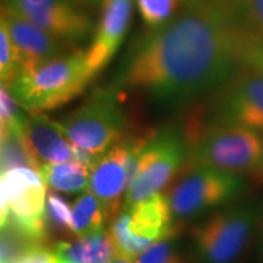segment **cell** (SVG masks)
<instances>
[{"instance_id": "1", "label": "cell", "mask_w": 263, "mask_h": 263, "mask_svg": "<svg viewBox=\"0 0 263 263\" xmlns=\"http://www.w3.org/2000/svg\"><path fill=\"white\" fill-rule=\"evenodd\" d=\"M252 22L241 0H200L127 48L111 89L158 104H184L224 88L238 75Z\"/></svg>"}, {"instance_id": "2", "label": "cell", "mask_w": 263, "mask_h": 263, "mask_svg": "<svg viewBox=\"0 0 263 263\" xmlns=\"http://www.w3.org/2000/svg\"><path fill=\"white\" fill-rule=\"evenodd\" d=\"M92 78L85 53L76 51L19 73L9 91L24 110L43 113L79 97Z\"/></svg>"}, {"instance_id": "3", "label": "cell", "mask_w": 263, "mask_h": 263, "mask_svg": "<svg viewBox=\"0 0 263 263\" xmlns=\"http://www.w3.org/2000/svg\"><path fill=\"white\" fill-rule=\"evenodd\" d=\"M259 219V209L237 205L216 211L193 227L197 263H235L245 253Z\"/></svg>"}, {"instance_id": "4", "label": "cell", "mask_w": 263, "mask_h": 263, "mask_svg": "<svg viewBox=\"0 0 263 263\" xmlns=\"http://www.w3.org/2000/svg\"><path fill=\"white\" fill-rule=\"evenodd\" d=\"M262 155V135L233 124L215 123L189 145L190 167H212L241 174L256 170Z\"/></svg>"}, {"instance_id": "5", "label": "cell", "mask_w": 263, "mask_h": 263, "mask_svg": "<svg viewBox=\"0 0 263 263\" xmlns=\"http://www.w3.org/2000/svg\"><path fill=\"white\" fill-rule=\"evenodd\" d=\"M40 171L19 167L0 176L2 227H13L44 241L47 234V190Z\"/></svg>"}, {"instance_id": "6", "label": "cell", "mask_w": 263, "mask_h": 263, "mask_svg": "<svg viewBox=\"0 0 263 263\" xmlns=\"http://www.w3.org/2000/svg\"><path fill=\"white\" fill-rule=\"evenodd\" d=\"M187 154L186 136L177 127H167L146 139L139 154L135 180L126 192L123 208L135 206L160 193L179 171Z\"/></svg>"}, {"instance_id": "7", "label": "cell", "mask_w": 263, "mask_h": 263, "mask_svg": "<svg viewBox=\"0 0 263 263\" xmlns=\"http://www.w3.org/2000/svg\"><path fill=\"white\" fill-rule=\"evenodd\" d=\"M59 124L75 146L100 157L120 141L124 114L111 91H105L91 97Z\"/></svg>"}, {"instance_id": "8", "label": "cell", "mask_w": 263, "mask_h": 263, "mask_svg": "<svg viewBox=\"0 0 263 263\" xmlns=\"http://www.w3.org/2000/svg\"><path fill=\"white\" fill-rule=\"evenodd\" d=\"M174 214L168 196L157 193L132 208H123L110 226L116 247L120 253L136 259L173 231Z\"/></svg>"}, {"instance_id": "9", "label": "cell", "mask_w": 263, "mask_h": 263, "mask_svg": "<svg viewBox=\"0 0 263 263\" xmlns=\"http://www.w3.org/2000/svg\"><path fill=\"white\" fill-rule=\"evenodd\" d=\"M243 187L245 180L240 174L199 165L190 168L173 187L168 200L174 218L189 219L226 205Z\"/></svg>"}, {"instance_id": "10", "label": "cell", "mask_w": 263, "mask_h": 263, "mask_svg": "<svg viewBox=\"0 0 263 263\" xmlns=\"http://www.w3.org/2000/svg\"><path fill=\"white\" fill-rule=\"evenodd\" d=\"M3 6L65 44L81 43L95 29L91 18L70 0H3Z\"/></svg>"}, {"instance_id": "11", "label": "cell", "mask_w": 263, "mask_h": 263, "mask_svg": "<svg viewBox=\"0 0 263 263\" xmlns=\"http://www.w3.org/2000/svg\"><path fill=\"white\" fill-rule=\"evenodd\" d=\"M216 123L263 132V75L249 70L227 85L215 108Z\"/></svg>"}, {"instance_id": "12", "label": "cell", "mask_w": 263, "mask_h": 263, "mask_svg": "<svg viewBox=\"0 0 263 263\" xmlns=\"http://www.w3.org/2000/svg\"><path fill=\"white\" fill-rule=\"evenodd\" d=\"M133 142L119 141L100 155L91 170L88 190L104 208L107 219L113 221L122 211L127 192V168Z\"/></svg>"}, {"instance_id": "13", "label": "cell", "mask_w": 263, "mask_h": 263, "mask_svg": "<svg viewBox=\"0 0 263 263\" xmlns=\"http://www.w3.org/2000/svg\"><path fill=\"white\" fill-rule=\"evenodd\" d=\"M136 0H101L94 37L86 50V65L92 75L104 70L119 53L129 32Z\"/></svg>"}, {"instance_id": "14", "label": "cell", "mask_w": 263, "mask_h": 263, "mask_svg": "<svg viewBox=\"0 0 263 263\" xmlns=\"http://www.w3.org/2000/svg\"><path fill=\"white\" fill-rule=\"evenodd\" d=\"M0 27L6 29L16 50L19 60V73L31 72L38 66L62 56L63 41L53 37L47 31L29 22L6 6H2Z\"/></svg>"}, {"instance_id": "15", "label": "cell", "mask_w": 263, "mask_h": 263, "mask_svg": "<svg viewBox=\"0 0 263 263\" xmlns=\"http://www.w3.org/2000/svg\"><path fill=\"white\" fill-rule=\"evenodd\" d=\"M25 135L41 164L75 162L76 146L66 138L59 122H53L43 113H29L25 122Z\"/></svg>"}, {"instance_id": "16", "label": "cell", "mask_w": 263, "mask_h": 263, "mask_svg": "<svg viewBox=\"0 0 263 263\" xmlns=\"http://www.w3.org/2000/svg\"><path fill=\"white\" fill-rule=\"evenodd\" d=\"M62 263H110L117 254V247L110 230L76 237L73 241H62L56 246Z\"/></svg>"}, {"instance_id": "17", "label": "cell", "mask_w": 263, "mask_h": 263, "mask_svg": "<svg viewBox=\"0 0 263 263\" xmlns=\"http://www.w3.org/2000/svg\"><path fill=\"white\" fill-rule=\"evenodd\" d=\"M40 174L46 186L59 193H79L88 189L91 168L79 162H44Z\"/></svg>"}, {"instance_id": "18", "label": "cell", "mask_w": 263, "mask_h": 263, "mask_svg": "<svg viewBox=\"0 0 263 263\" xmlns=\"http://www.w3.org/2000/svg\"><path fill=\"white\" fill-rule=\"evenodd\" d=\"M0 168L9 171L19 167H29L40 171L41 162L29 146L25 130L0 132Z\"/></svg>"}, {"instance_id": "19", "label": "cell", "mask_w": 263, "mask_h": 263, "mask_svg": "<svg viewBox=\"0 0 263 263\" xmlns=\"http://www.w3.org/2000/svg\"><path fill=\"white\" fill-rule=\"evenodd\" d=\"M105 219L107 216L101 202L89 190H86L76 199L72 206L69 231L75 237L92 234L103 230Z\"/></svg>"}, {"instance_id": "20", "label": "cell", "mask_w": 263, "mask_h": 263, "mask_svg": "<svg viewBox=\"0 0 263 263\" xmlns=\"http://www.w3.org/2000/svg\"><path fill=\"white\" fill-rule=\"evenodd\" d=\"M43 246V241L13 227H2V260L15 263L32 249Z\"/></svg>"}, {"instance_id": "21", "label": "cell", "mask_w": 263, "mask_h": 263, "mask_svg": "<svg viewBox=\"0 0 263 263\" xmlns=\"http://www.w3.org/2000/svg\"><path fill=\"white\" fill-rule=\"evenodd\" d=\"M141 18L148 29H157L176 16L180 0H136Z\"/></svg>"}, {"instance_id": "22", "label": "cell", "mask_w": 263, "mask_h": 263, "mask_svg": "<svg viewBox=\"0 0 263 263\" xmlns=\"http://www.w3.org/2000/svg\"><path fill=\"white\" fill-rule=\"evenodd\" d=\"M28 114L21 110V104L13 98L8 86L0 88V132L25 130Z\"/></svg>"}, {"instance_id": "23", "label": "cell", "mask_w": 263, "mask_h": 263, "mask_svg": "<svg viewBox=\"0 0 263 263\" xmlns=\"http://www.w3.org/2000/svg\"><path fill=\"white\" fill-rule=\"evenodd\" d=\"M19 75V60L6 29L0 27V81L10 88Z\"/></svg>"}, {"instance_id": "24", "label": "cell", "mask_w": 263, "mask_h": 263, "mask_svg": "<svg viewBox=\"0 0 263 263\" xmlns=\"http://www.w3.org/2000/svg\"><path fill=\"white\" fill-rule=\"evenodd\" d=\"M135 263H184V260L176 243L168 237L139 254Z\"/></svg>"}, {"instance_id": "25", "label": "cell", "mask_w": 263, "mask_h": 263, "mask_svg": "<svg viewBox=\"0 0 263 263\" xmlns=\"http://www.w3.org/2000/svg\"><path fill=\"white\" fill-rule=\"evenodd\" d=\"M72 218V209L69 203L59 193H47V221L54 228L69 230Z\"/></svg>"}, {"instance_id": "26", "label": "cell", "mask_w": 263, "mask_h": 263, "mask_svg": "<svg viewBox=\"0 0 263 263\" xmlns=\"http://www.w3.org/2000/svg\"><path fill=\"white\" fill-rule=\"evenodd\" d=\"M243 66L263 75V37L250 35L241 50Z\"/></svg>"}, {"instance_id": "27", "label": "cell", "mask_w": 263, "mask_h": 263, "mask_svg": "<svg viewBox=\"0 0 263 263\" xmlns=\"http://www.w3.org/2000/svg\"><path fill=\"white\" fill-rule=\"evenodd\" d=\"M15 263H62L59 256H57L56 250L53 249H47L44 246H40L32 249L31 252L24 254L19 260Z\"/></svg>"}, {"instance_id": "28", "label": "cell", "mask_w": 263, "mask_h": 263, "mask_svg": "<svg viewBox=\"0 0 263 263\" xmlns=\"http://www.w3.org/2000/svg\"><path fill=\"white\" fill-rule=\"evenodd\" d=\"M252 25L263 34V0H241Z\"/></svg>"}, {"instance_id": "29", "label": "cell", "mask_w": 263, "mask_h": 263, "mask_svg": "<svg viewBox=\"0 0 263 263\" xmlns=\"http://www.w3.org/2000/svg\"><path fill=\"white\" fill-rule=\"evenodd\" d=\"M110 263H135V259H132L127 254L117 252V254L114 256V259Z\"/></svg>"}, {"instance_id": "30", "label": "cell", "mask_w": 263, "mask_h": 263, "mask_svg": "<svg viewBox=\"0 0 263 263\" xmlns=\"http://www.w3.org/2000/svg\"><path fill=\"white\" fill-rule=\"evenodd\" d=\"M256 171L259 173V176L263 179V132H262V155H260V161H259V165H257Z\"/></svg>"}, {"instance_id": "31", "label": "cell", "mask_w": 263, "mask_h": 263, "mask_svg": "<svg viewBox=\"0 0 263 263\" xmlns=\"http://www.w3.org/2000/svg\"><path fill=\"white\" fill-rule=\"evenodd\" d=\"M70 2H73V3H95L98 0H70Z\"/></svg>"}, {"instance_id": "32", "label": "cell", "mask_w": 263, "mask_h": 263, "mask_svg": "<svg viewBox=\"0 0 263 263\" xmlns=\"http://www.w3.org/2000/svg\"><path fill=\"white\" fill-rule=\"evenodd\" d=\"M184 2H186L187 5H195V3H199L200 0H184Z\"/></svg>"}]
</instances>
